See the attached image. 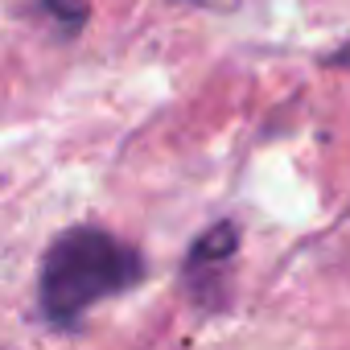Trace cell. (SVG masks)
Segmentation results:
<instances>
[{
    "label": "cell",
    "mask_w": 350,
    "mask_h": 350,
    "mask_svg": "<svg viewBox=\"0 0 350 350\" xmlns=\"http://www.w3.org/2000/svg\"><path fill=\"white\" fill-rule=\"evenodd\" d=\"M144 280V260L132 243L99 231V227H70L62 231L42 256V313L54 325H79V317Z\"/></svg>",
    "instance_id": "6da1fadb"
},
{
    "label": "cell",
    "mask_w": 350,
    "mask_h": 350,
    "mask_svg": "<svg viewBox=\"0 0 350 350\" xmlns=\"http://www.w3.org/2000/svg\"><path fill=\"white\" fill-rule=\"evenodd\" d=\"M239 247V227L235 223H215L211 231H202L186 256V272H198V268H215V264H227Z\"/></svg>",
    "instance_id": "7a4b0ae2"
},
{
    "label": "cell",
    "mask_w": 350,
    "mask_h": 350,
    "mask_svg": "<svg viewBox=\"0 0 350 350\" xmlns=\"http://www.w3.org/2000/svg\"><path fill=\"white\" fill-rule=\"evenodd\" d=\"M42 13L50 21H58L62 33H79L87 25V17H91V5L87 0H42Z\"/></svg>",
    "instance_id": "3957f363"
},
{
    "label": "cell",
    "mask_w": 350,
    "mask_h": 350,
    "mask_svg": "<svg viewBox=\"0 0 350 350\" xmlns=\"http://www.w3.org/2000/svg\"><path fill=\"white\" fill-rule=\"evenodd\" d=\"M325 62H329V66H350V50H338V54L325 58Z\"/></svg>",
    "instance_id": "277c9868"
}]
</instances>
